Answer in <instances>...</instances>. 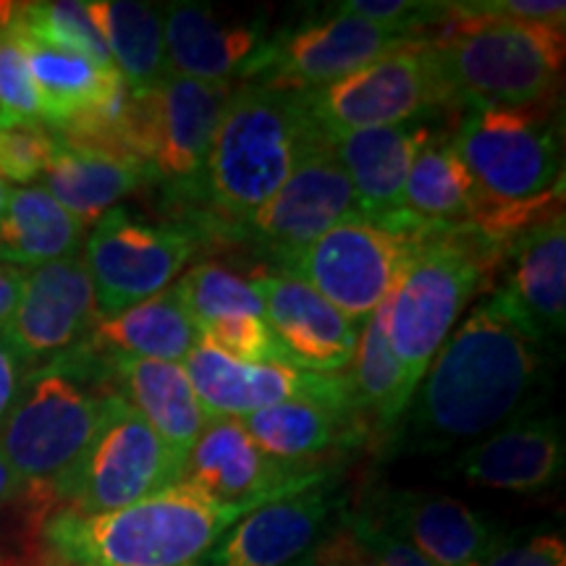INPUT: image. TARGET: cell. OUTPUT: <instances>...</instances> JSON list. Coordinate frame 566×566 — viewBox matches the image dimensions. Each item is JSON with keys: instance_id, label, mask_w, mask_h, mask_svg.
I'll use <instances>...</instances> for the list:
<instances>
[{"instance_id": "obj_2", "label": "cell", "mask_w": 566, "mask_h": 566, "mask_svg": "<svg viewBox=\"0 0 566 566\" xmlns=\"http://www.w3.org/2000/svg\"><path fill=\"white\" fill-rule=\"evenodd\" d=\"M317 137L300 92L250 82L233 87L202 179L200 205L208 208L210 229L237 239Z\"/></svg>"}, {"instance_id": "obj_33", "label": "cell", "mask_w": 566, "mask_h": 566, "mask_svg": "<svg viewBox=\"0 0 566 566\" xmlns=\"http://www.w3.org/2000/svg\"><path fill=\"white\" fill-rule=\"evenodd\" d=\"M478 205L475 181L449 137L428 139L409 168L401 212L417 229H446L470 223Z\"/></svg>"}, {"instance_id": "obj_30", "label": "cell", "mask_w": 566, "mask_h": 566, "mask_svg": "<svg viewBox=\"0 0 566 566\" xmlns=\"http://www.w3.org/2000/svg\"><path fill=\"white\" fill-rule=\"evenodd\" d=\"M352 407L370 428L373 441H388L399 430L417 388L409 384L405 367L394 357L386 338V302L367 317L359 331L357 352L344 373Z\"/></svg>"}, {"instance_id": "obj_18", "label": "cell", "mask_w": 566, "mask_h": 566, "mask_svg": "<svg viewBox=\"0 0 566 566\" xmlns=\"http://www.w3.org/2000/svg\"><path fill=\"white\" fill-rule=\"evenodd\" d=\"M181 367L192 380L208 420H244L254 412L300 399L352 405L344 373L317 375L281 363H239L205 344H197Z\"/></svg>"}, {"instance_id": "obj_13", "label": "cell", "mask_w": 566, "mask_h": 566, "mask_svg": "<svg viewBox=\"0 0 566 566\" xmlns=\"http://www.w3.org/2000/svg\"><path fill=\"white\" fill-rule=\"evenodd\" d=\"M359 216L354 189L323 134L304 150L283 187L242 226L237 239L250 242L281 268L346 218Z\"/></svg>"}, {"instance_id": "obj_19", "label": "cell", "mask_w": 566, "mask_h": 566, "mask_svg": "<svg viewBox=\"0 0 566 566\" xmlns=\"http://www.w3.org/2000/svg\"><path fill=\"white\" fill-rule=\"evenodd\" d=\"M254 289L283 363L317 375H338L352 365L363 331L359 323L289 275H260Z\"/></svg>"}, {"instance_id": "obj_8", "label": "cell", "mask_w": 566, "mask_h": 566, "mask_svg": "<svg viewBox=\"0 0 566 566\" xmlns=\"http://www.w3.org/2000/svg\"><path fill=\"white\" fill-rule=\"evenodd\" d=\"M451 145L475 181L478 205L537 200L564 184L562 111L556 101L467 111Z\"/></svg>"}, {"instance_id": "obj_29", "label": "cell", "mask_w": 566, "mask_h": 566, "mask_svg": "<svg viewBox=\"0 0 566 566\" xmlns=\"http://www.w3.org/2000/svg\"><path fill=\"white\" fill-rule=\"evenodd\" d=\"M200 344V331L189 321L176 289L134 304L124 313L101 317L82 346L95 354L158 359L181 365L189 352Z\"/></svg>"}, {"instance_id": "obj_37", "label": "cell", "mask_w": 566, "mask_h": 566, "mask_svg": "<svg viewBox=\"0 0 566 566\" xmlns=\"http://www.w3.org/2000/svg\"><path fill=\"white\" fill-rule=\"evenodd\" d=\"M42 126L38 90L11 24L0 13V129Z\"/></svg>"}, {"instance_id": "obj_25", "label": "cell", "mask_w": 566, "mask_h": 566, "mask_svg": "<svg viewBox=\"0 0 566 566\" xmlns=\"http://www.w3.org/2000/svg\"><path fill=\"white\" fill-rule=\"evenodd\" d=\"M242 422L273 462L296 470H325L321 462L328 454L373 443L370 428L352 405L300 399L254 412Z\"/></svg>"}, {"instance_id": "obj_17", "label": "cell", "mask_w": 566, "mask_h": 566, "mask_svg": "<svg viewBox=\"0 0 566 566\" xmlns=\"http://www.w3.org/2000/svg\"><path fill=\"white\" fill-rule=\"evenodd\" d=\"M97 321L84 260L66 258L24 273L17 310L0 328V338L21 365H48L76 349Z\"/></svg>"}, {"instance_id": "obj_47", "label": "cell", "mask_w": 566, "mask_h": 566, "mask_svg": "<svg viewBox=\"0 0 566 566\" xmlns=\"http://www.w3.org/2000/svg\"><path fill=\"white\" fill-rule=\"evenodd\" d=\"M304 566H307V564H304Z\"/></svg>"}, {"instance_id": "obj_34", "label": "cell", "mask_w": 566, "mask_h": 566, "mask_svg": "<svg viewBox=\"0 0 566 566\" xmlns=\"http://www.w3.org/2000/svg\"><path fill=\"white\" fill-rule=\"evenodd\" d=\"M6 17L27 38L59 51L76 53L101 69H116L108 48L92 24L87 6L74 0H55V3H3Z\"/></svg>"}, {"instance_id": "obj_42", "label": "cell", "mask_w": 566, "mask_h": 566, "mask_svg": "<svg viewBox=\"0 0 566 566\" xmlns=\"http://www.w3.org/2000/svg\"><path fill=\"white\" fill-rule=\"evenodd\" d=\"M472 11L488 13V17L530 21V24H546L564 30L566 3L562 0H467Z\"/></svg>"}, {"instance_id": "obj_39", "label": "cell", "mask_w": 566, "mask_h": 566, "mask_svg": "<svg viewBox=\"0 0 566 566\" xmlns=\"http://www.w3.org/2000/svg\"><path fill=\"white\" fill-rule=\"evenodd\" d=\"M55 150V134L45 126L0 129V181L32 184L45 174Z\"/></svg>"}, {"instance_id": "obj_6", "label": "cell", "mask_w": 566, "mask_h": 566, "mask_svg": "<svg viewBox=\"0 0 566 566\" xmlns=\"http://www.w3.org/2000/svg\"><path fill=\"white\" fill-rule=\"evenodd\" d=\"M101 354L76 346L21 380L0 424V451L21 480L55 488L80 462L105 415L111 388Z\"/></svg>"}, {"instance_id": "obj_20", "label": "cell", "mask_w": 566, "mask_h": 566, "mask_svg": "<svg viewBox=\"0 0 566 566\" xmlns=\"http://www.w3.org/2000/svg\"><path fill=\"white\" fill-rule=\"evenodd\" d=\"M365 512L433 566H483L504 541L485 514L451 495L386 491Z\"/></svg>"}, {"instance_id": "obj_22", "label": "cell", "mask_w": 566, "mask_h": 566, "mask_svg": "<svg viewBox=\"0 0 566 566\" xmlns=\"http://www.w3.org/2000/svg\"><path fill=\"white\" fill-rule=\"evenodd\" d=\"M168 74L202 82L247 80L265 45L263 21H229L208 3L163 6Z\"/></svg>"}, {"instance_id": "obj_16", "label": "cell", "mask_w": 566, "mask_h": 566, "mask_svg": "<svg viewBox=\"0 0 566 566\" xmlns=\"http://www.w3.org/2000/svg\"><path fill=\"white\" fill-rule=\"evenodd\" d=\"M346 512L331 480L252 509L195 566H304Z\"/></svg>"}, {"instance_id": "obj_26", "label": "cell", "mask_w": 566, "mask_h": 566, "mask_svg": "<svg viewBox=\"0 0 566 566\" xmlns=\"http://www.w3.org/2000/svg\"><path fill=\"white\" fill-rule=\"evenodd\" d=\"M108 367V384L126 405L187 462L189 451L208 424V415L197 399L187 370L176 363L101 354Z\"/></svg>"}, {"instance_id": "obj_44", "label": "cell", "mask_w": 566, "mask_h": 566, "mask_svg": "<svg viewBox=\"0 0 566 566\" xmlns=\"http://www.w3.org/2000/svg\"><path fill=\"white\" fill-rule=\"evenodd\" d=\"M34 488L40 485H32L27 483V480H21L19 472L13 470L9 459H6L3 451H0V506L21 504L24 499H30Z\"/></svg>"}, {"instance_id": "obj_12", "label": "cell", "mask_w": 566, "mask_h": 566, "mask_svg": "<svg viewBox=\"0 0 566 566\" xmlns=\"http://www.w3.org/2000/svg\"><path fill=\"white\" fill-rule=\"evenodd\" d=\"M417 233L394 231L365 216L346 218L289 260L281 275L307 283L344 317L365 325L391 294Z\"/></svg>"}, {"instance_id": "obj_3", "label": "cell", "mask_w": 566, "mask_h": 566, "mask_svg": "<svg viewBox=\"0 0 566 566\" xmlns=\"http://www.w3.org/2000/svg\"><path fill=\"white\" fill-rule=\"evenodd\" d=\"M242 516L174 485L116 512L55 509L42 551L53 566H195Z\"/></svg>"}, {"instance_id": "obj_32", "label": "cell", "mask_w": 566, "mask_h": 566, "mask_svg": "<svg viewBox=\"0 0 566 566\" xmlns=\"http://www.w3.org/2000/svg\"><path fill=\"white\" fill-rule=\"evenodd\" d=\"M84 6L126 87L150 90L168 76L163 6L139 0H92Z\"/></svg>"}, {"instance_id": "obj_1", "label": "cell", "mask_w": 566, "mask_h": 566, "mask_svg": "<svg viewBox=\"0 0 566 566\" xmlns=\"http://www.w3.org/2000/svg\"><path fill=\"white\" fill-rule=\"evenodd\" d=\"M548 346L495 292L446 338L409 401L396 446L438 454L527 417L548 388Z\"/></svg>"}, {"instance_id": "obj_24", "label": "cell", "mask_w": 566, "mask_h": 566, "mask_svg": "<svg viewBox=\"0 0 566 566\" xmlns=\"http://www.w3.org/2000/svg\"><path fill=\"white\" fill-rule=\"evenodd\" d=\"M499 294L546 344L566 331V223L564 210L522 231L506 247Z\"/></svg>"}, {"instance_id": "obj_35", "label": "cell", "mask_w": 566, "mask_h": 566, "mask_svg": "<svg viewBox=\"0 0 566 566\" xmlns=\"http://www.w3.org/2000/svg\"><path fill=\"white\" fill-rule=\"evenodd\" d=\"M174 289L197 331L229 315L263 317V302L254 281H247L242 273L221 263L192 265Z\"/></svg>"}, {"instance_id": "obj_15", "label": "cell", "mask_w": 566, "mask_h": 566, "mask_svg": "<svg viewBox=\"0 0 566 566\" xmlns=\"http://www.w3.org/2000/svg\"><path fill=\"white\" fill-rule=\"evenodd\" d=\"M407 40L412 38L331 11L268 38L247 82L304 95L342 80Z\"/></svg>"}, {"instance_id": "obj_9", "label": "cell", "mask_w": 566, "mask_h": 566, "mask_svg": "<svg viewBox=\"0 0 566 566\" xmlns=\"http://www.w3.org/2000/svg\"><path fill=\"white\" fill-rule=\"evenodd\" d=\"M307 116L325 139L394 126L449 105L433 42L412 38L349 71L342 80L302 95Z\"/></svg>"}, {"instance_id": "obj_10", "label": "cell", "mask_w": 566, "mask_h": 566, "mask_svg": "<svg viewBox=\"0 0 566 566\" xmlns=\"http://www.w3.org/2000/svg\"><path fill=\"white\" fill-rule=\"evenodd\" d=\"M181 472L184 459L137 409L111 391L95 438L53 491L59 509L103 514L168 491L179 483Z\"/></svg>"}, {"instance_id": "obj_5", "label": "cell", "mask_w": 566, "mask_h": 566, "mask_svg": "<svg viewBox=\"0 0 566 566\" xmlns=\"http://www.w3.org/2000/svg\"><path fill=\"white\" fill-rule=\"evenodd\" d=\"M501 260L504 250L470 223L417 233L412 254L386 300L388 346L415 388Z\"/></svg>"}, {"instance_id": "obj_40", "label": "cell", "mask_w": 566, "mask_h": 566, "mask_svg": "<svg viewBox=\"0 0 566 566\" xmlns=\"http://www.w3.org/2000/svg\"><path fill=\"white\" fill-rule=\"evenodd\" d=\"M346 522H349L359 541L365 543V548L370 551L373 566H433L420 551L409 546L405 537H399L386 525H380L365 509L346 512Z\"/></svg>"}, {"instance_id": "obj_43", "label": "cell", "mask_w": 566, "mask_h": 566, "mask_svg": "<svg viewBox=\"0 0 566 566\" xmlns=\"http://www.w3.org/2000/svg\"><path fill=\"white\" fill-rule=\"evenodd\" d=\"M21 388V363L11 346L0 338V424L9 417Z\"/></svg>"}, {"instance_id": "obj_23", "label": "cell", "mask_w": 566, "mask_h": 566, "mask_svg": "<svg viewBox=\"0 0 566 566\" xmlns=\"http://www.w3.org/2000/svg\"><path fill=\"white\" fill-rule=\"evenodd\" d=\"M564 459L562 422L527 415L464 449L454 462V475L493 491L537 493L562 478Z\"/></svg>"}, {"instance_id": "obj_7", "label": "cell", "mask_w": 566, "mask_h": 566, "mask_svg": "<svg viewBox=\"0 0 566 566\" xmlns=\"http://www.w3.org/2000/svg\"><path fill=\"white\" fill-rule=\"evenodd\" d=\"M233 87L168 74L150 90H129L126 155L150 171L171 202L200 205L212 137Z\"/></svg>"}, {"instance_id": "obj_21", "label": "cell", "mask_w": 566, "mask_h": 566, "mask_svg": "<svg viewBox=\"0 0 566 566\" xmlns=\"http://www.w3.org/2000/svg\"><path fill=\"white\" fill-rule=\"evenodd\" d=\"M430 116L433 113L334 142L336 158L352 181L359 216L401 233L422 231L401 212V195L417 153L436 137Z\"/></svg>"}, {"instance_id": "obj_31", "label": "cell", "mask_w": 566, "mask_h": 566, "mask_svg": "<svg viewBox=\"0 0 566 566\" xmlns=\"http://www.w3.org/2000/svg\"><path fill=\"white\" fill-rule=\"evenodd\" d=\"M84 242L80 218L53 200L45 187L11 189L0 216V265L40 268L76 258Z\"/></svg>"}, {"instance_id": "obj_36", "label": "cell", "mask_w": 566, "mask_h": 566, "mask_svg": "<svg viewBox=\"0 0 566 566\" xmlns=\"http://www.w3.org/2000/svg\"><path fill=\"white\" fill-rule=\"evenodd\" d=\"M55 509L59 499L48 485L34 488L21 504L0 506V566L48 564L42 551V525Z\"/></svg>"}, {"instance_id": "obj_28", "label": "cell", "mask_w": 566, "mask_h": 566, "mask_svg": "<svg viewBox=\"0 0 566 566\" xmlns=\"http://www.w3.org/2000/svg\"><path fill=\"white\" fill-rule=\"evenodd\" d=\"M0 13L9 21L3 3H0ZM11 30L17 34L34 90H38L42 126L53 134L69 129L76 118H82L90 108H95L126 84L116 69H101L76 53L42 45L13 24Z\"/></svg>"}, {"instance_id": "obj_45", "label": "cell", "mask_w": 566, "mask_h": 566, "mask_svg": "<svg viewBox=\"0 0 566 566\" xmlns=\"http://www.w3.org/2000/svg\"><path fill=\"white\" fill-rule=\"evenodd\" d=\"M24 273L27 271H19V268L0 265V328L9 323L13 310H17L21 283H24Z\"/></svg>"}, {"instance_id": "obj_41", "label": "cell", "mask_w": 566, "mask_h": 566, "mask_svg": "<svg viewBox=\"0 0 566 566\" xmlns=\"http://www.w3.org/2000/svg\"><path fill=\"white\" fill-rule=\"evenodd\" d=\"M483 566H566V546L554 533L504 537Z\"/></svg>"}, {"instance_id": "obj_27", "label": "cell", "mask_w": 566, "mask_h": 566, "mask_svg": "<svg viewBox=\"0 0 566 566\" xmlns=\"http://www.w3.org/2000/svg\"><path fill=\"white\" fill-rule=\"evenodd\" d=\"M45 189L71 216L80 218L84 229L95 226L118 200L153 184L150 171L139 160L116 155L101 147L76 145L55 134V150L48 163Z\"/></svg>"}, {"instance_id": "obj_46", "label": "cell", "mask_w": 566, "mask_h": 566, "mask_svg": "<svg viewBox=\"0 0 566 566\" xmlns=\"http://www.w3.org/2000/svg\"><path fill=\"white\" fill-rule=\"evenodd\" d=\"M9 195H11V187L6 181H0V216H3L6 202H9Z\"/></svg>"}, {"instance_id": "obj_4", "label": "cell", "mask_w": 566, "mask_h": 566, "mask_svg": "<svg viewBox=\"0 0 566 566\" xmlns=\"http://www.w3.org/2000/svg\"><path fill=\"white\" fill-rule=\"evenodd\" d=\"M428 40L436 48L449 105L485 111L558 101L566 61L564 30L449 3V13Z\"/></svg>"}, {"instance_id": "obj_38", "label": "cell", "mask_w": 566, "mask_h": 566, "mask_svg": "<svg viewBox=\"0 0 566 566\" xmlns=\"http://www.w3.org/2000/svg\"><path fill=\"white\" fill-rule=\"evenodd\" d=\"M200 344L239 359V363H281L279 344L268 328L265 317L229 315L200 331Z\"/></svg>"}, {"instance_id": "obj_11", "label": "cell", "mask_w": 566, "mask_h": 566, "mask_svg": "<svg viewBox=\"0 0 566 566\" xmlns=\"http://www.w3.org/2000/svg\"><path fill=\"white\" fill-rule=\"evenodd\" d=\"M200 244V233L184 223H147L126 208L105 212L84 242V268L95 289L97 315H118L171 289Z\"/></svg>"}, {"instance_id": "obj_14", "label": "cell", "mask_w": 566, "mask_h": 566, "mask_svg": "<svg viewBox=\"0 0 566 566\" xmlns=\"http://www.w3.org/2000/svg\"><path fill=\"white\" fill-rule=\"evenodd\" d=\"M325 480H331L328 467L296 470V467L273 462L252 441L242 420L216 417L205 424L195 441L176 485H184L216 506L250 514L252 509L307 491Z\"/></svg>"}]
</instances>
